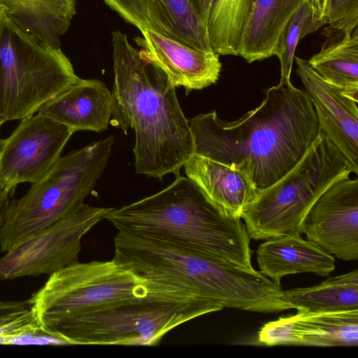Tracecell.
<instances>
[{
	"mask_svg": "<svg viewBox=\"0 0 358 358\" xmlns=\"http://www.w3.org/2000/svg\"><path fill=\"white\" fill-rule=\"evenodd\" d=\"M296 73L315 110L319 125L358 174L357 102L323 80L308 60L294 57Z\"/></svg>",
	"mask_w": 358,
	"mask_h": 358,
	"instance_id": "cell-13",
	"label": "cell"
},
{
	"mask_svg": "<svg viewBox=\"0 0 358 358\" xmlns=\"http://www.w3.org/2000/svg\"><path fill=\"white\" fill-rule=\"evenodd\" d=\"M223 308L203 299L138 300L57 320L41 329L66 345L155 346L175 327Z\"/></svg>",
	"mask_w": 358,
	"mask_h": 358,
	"instance_id": "cell-8",
	"label": "cell"
},
{
	"mask_svg": "<svg viewBox=\"0 0 358 358\" xmlns=\"http://www.w3.org/2000/svg\"><path fill=\"white\" fill-rule=\"evenodd\" d=\"M115 261L139 275L181 283L198 296L232 308L273 313L282 288L260 271L215 260L154 236L117 231Z\"/></svg>",
	"mask_w": 358,
	"mask_h": 358,
	"instance_id": "cell-4",
	"label": "cell"
},
{
	"mask_svg": "<svg viewBox=\"0 0 358 358\" xmlns=\"http://www.w3.org/2000/svg\"><path fill=\"white\" fill-rule=\"evenodd\" d=\"M80 78L60 48L19 27L6 14L0 40V123L22 120Z\"/></svg>",
	"mask_w": 358,
	"mask_h": 358,
	"instance_id": "cell-9",
	"label": "cell"
},
{
	"mask_svg": "<svg viewBox=\"0 0 358 358\" xmlns=\"http://www.w3.org/2000/svg\"><path fill=\"white\" fill-rule=\"evenodd\" d=\"M140 31L152 30L193 48L213 51L207 27L187 0H103Z\"/></svg>",
	"mask_w": 358,
	"mask_h": 358,
	"instance_id": "cell-16",
	"label": "cell"
},
{
	"mask_svg": "<svg viewBox=\"0 0 358 358\" xmlns=\"http://www.w3.org/2000/svg\"><path fill=\"white\" fill-rule=\"evenodd\" d=\"M264 345L357 346L358 310L301 312L264 324L258 332Z\"/></svg>",
	"mask_w": 358,
	"mask_h": 358,
	"instance_id": "cell-14",
	"label": "cell"
},
{
	"mask_svg": "<svg viewBox=\"0 0 358 358\" xmlns=\"http://www.w3.org/2000/svg\"><path fill=\"white\" fill-rule=\"evenodd\" d=\"M188 121L194 154L243 172L257 189L287 174L321 131L306 92L280 83L266 90L259 106L236 120H221L213 110Z\"/></svg>",
	"mask_w": 358,
	"mask_h": 358,
	"instance_id": "cell-1",
	"label": "cell"
},
{
	"mask_svg": "<svg viewBox=\"0 0 358 358\" xmlns=\"http://www.w3.org/2000/svg\"><path fill=\"white\" fill-rule=\"evenodd\" d=\"M73 134L67 126L42 113L22 120L0 141V185L13 196L17 185L40 180L59 159Z\"/></svg>",
	"mask_w": 358,
	"mask_h": 358,
	"instance_id": "cell-11",
	"label": "cell"
},
{
	"mask_svg": "<svg viewBox=\"0 0 358 358\" xmlns=\"http://www.w3.org/2000/svg\"><path fill=\"white\" fill-rule=\"evenodd\" d=\"M285 293L297 311L358 310V270L329 277L314 286L285 290Z\"/></svg>",
	"mask_w": 358,
	"mask_h": 358,
	"instance_id": "cell-23",
	"label": "cell"
},
{
	"mask_svg": "<svg viewBox=\"0 0 358 358\" xmlns=\"http://www.w3.org/2000/svg\"><path fill=\"white\" fill-rule=\"evenodd\" d=\"M260 271L276 283L282 277L300 273L328 276L335 269V258L300 234L266 240L257 250Z\"/></svg>",
	"mask_w": 358,
	"mask_h": 358,
	"instance_id": "cell-19",
	"label": "cell"
},
{
	"mask_svg": "<svg viewBox=\"0 0 358 358\" xmlns=\"http://www.w3.org/2000/svg\"><path fill=\"white\" fill-rule=\"evenodd\" d=\"M351 172L343 154L320 131L287 174L269 187L257 189L241 215L250 238L267 240L301 234L304 218L318 197Z\"/></svg>",
	"mask_w": 358,
	"mask_h": 358,
	"instance_id": "cell-7",
	"label": "cell"
},
{
	"mask_svg": "<svg viewBox=\"0 0 358 358\" xmlns=\"http://www.w3.org/2000/svg\"><path fill=\"white\" fill-rule=\"evenodd\" d=\"M141 32L135 42L141 57L162 71L172 87H182L189 93L218 80L222 64L215 52L193 48L152 30Z\"/></svg>",
	"mask_w": 358,
	"mask_h": 358,
	"instance_id": "cell-15",
	"label": "cell"
},
{
	"mask_svg": "<svg viewBox=\"0 0 358 358\" xmlns=\"http://www.w3.org/2000/svg\"><path fill=\"white\" fill-rule=\"evenodd\" d=\"M112 94L106 85L95 79L80 78L38 113L67 126L73 132L106 131L112 115Z\"/></svg>",
	"mask_w": 358,
	"mask_h": 358,
	"instance_id": "cell-17",
	"label": "cell"
},
{
	"mask_svg": "<svg viewBox=\"0 0 358 358\" xmlns=\"http://www.w3.org/2000/svg\"><path fill=\"white\" fill-rule=\"evenodd\" d=\"M6 17V10L3 8V7L0 4V40H1L3 26V23H4ZM1 125L2 124L0 123V129H1ZM1 139L0 138V141H1Z\"/></svg>",
	"mask_w": 358,
	"mask_h": 358,
	"instance_id": "cell-30",
	"label": "cell"
},
{
	"mask_svg": "<svg viewBox=\"0 0 358 358\" xmlns=\"http://www.w3.org/2000/svg\"><path fill=\"white\" fill-rule=\"evenodd\" d=\"M322 6L312 0L305 1L296 11L282 31L273 55L280 63V83L292 84L290 80L294 54L299 41L326 24L322 15Z\"/></svg>",
	"mask_w": 358,
	"mask_h": 358,
	"instance_id": "cell-25",
	"label": "cell"
},
{
	"mask_svg": "<svg viewBox=\"0 0 358 358\" xmlns=\"http://www.w3.org/2000/svg\"><path fill=\"white\" fill-rule=\"evenodd\" d=\"M307 0H256L241 40L238 55L248 63L273 55L279 37Z\"/></svg>",
	"mask_w": 358,
	"mask_h": 358,
	"instance_id": "cell-21",
	"label": "cell"
},
{
	"mask_svg": "<svg viewBox=\"0 0 358 358\" xmlns=\"http://www.w3.org/2000/svg\"><path fill=\"white\" fill-rule=\"evenodd\" d=\"M349 176L318 197L302 226L308 241L344 261L358 259V179Z\"/></svg>",
	"mask_w": 358,
	"mask_h": 358,
	"instance_id": "cell-12",
	"label": "cell"
},
{
	"mask_svg": "<svg viewBox=\"0 0 358 358\" xmlns=\"http://www.w3.org/2000/svg\"><path fill=\"white\" fill-rule=\"evenodd\" d=\"M7 15L22 29L54 48L76 13V0H0Z\"/></svg>",
	"mask_w": 358,
	"mask_h": 358,
	"instance_id": "cell-22",
	"label": "cell"
},
{
	"mask_svg": "<svg viewBox=\"0 0 358 358\" xmlns=\"http://www.w3.org/2000/svg\"><path fill=\"white\" fill-rule=\"evenodd\" d=\"M322 15L326 24L353 31L358 25V0H323Z\"/></svg>",
	"mask_w": 358,
	"mask_h": 358,
	"instance_id": "cell-27",
	"label": "cell"
},
{
	"mask_svg": "<svg viewBox=\"0 0 358 358\" xmlns=\"http://www.w3.org/2000/svg\"><path fill=\"white\" fill-rule=\"evenodd\" d=\"M199 299L182 284L142 276L112 259L69 265L50 275L29 299L42 328L57 320L134 301Z\"/></svg>",
	"mask_w": 358,
	"mask_h": 358,
	"instance_id": "cell-5",
	"label": "cell"
},
{
	"mask_svg": "<svg viewBox=\"0 0 358 358\" xmlns=\"http://www.w3.org/2000/svg\"><path fill=\"white\" fill-rule=\"evenodd\" d=\"M114 82L110 123L135 132L136 173L162 180L180 176L194 153L188 120L176 87L159 68L143 59L120 30L112 32Z\"/></svg>",
	"mask_w": 358,
	"mask_h": 358,
	"instance_id": "cell-2",
	"label": "cell"
},
{
	"mask_svg": "<svg viewBox=\"0 0 358 358\" xmlns=\"http://www.w3.org/2000/svg\"><path fill=\"white\" fill-rule=\"evenodd\" d=\"M117 231L154 236L215 260L252 269L250 238L241 218L211 202L188 178L106 215Z\"/></svg>",
	"mask_w": 358,
	"mask_h": 358,
	"instance_id": "cell-3",
	"label": "cell"
},
{
	"mask_svg": "<svg viewBox=\"0 0 358 358\" xmlns=\"http://www.w3.org/2000/svg\"><path fill=\"white\" fill-rule=\"evenodd\" d=\"M314 2L318 3V4H321L322 6V1L323 0H312Z\"/></svg>",
	"mask_w": 358,
	"mask_h": 358,
	"instance_id": "cell-31",
	"label": "cell"
},
{
	"mask_svg": "<svg viewBox=\"0 0 358 358\" xmlns=\"http://www.w3.org/2000/svg\"><path fill=\"white\" fill-rule=\"evenodd\" d=\"M320 51L308 61L326 82L358 101V31L329 25Z\"/></svg>",
	"mask_w": 358,
	"mask_h": 358,
	"instance_id": "cell-20",
	"label": "cell"
},
{
	"mask_svg": "<svg viewBox=\"0 0 358 358\" xmlns=\"http://www.w3.org/2000/svg\"><path fill=\"white\" fill-rule=\"evenodd\" d=\"M9 192L7 189L0 185V230L1 229L5 213L9 203Z\"/></svg>",
	"mask_w": 358,
	"mask_h": 358,
	"instance_id": "cell-29",
	"label": "cell"
},
{
	"mask_svg": "<svg viewBox=\"0 0 358 358\" xmlns=\"http://www.w3.org/2000/svg\"><path fill=\"white\" fill-rule=\"evenodd\" d=\"M207 27L211 0H187Z\"/></svg>",
	"mask_w": 358,
	"mask_h": 358,
	"instance_id": "cell-28",
	"label": "cell"
},
{
	"mask_svg": "<svg viewBox=\"0 0 358 358\" xmlns=\"http://www.w3.org/2000/svg\"><path fill=\"white\" fill-rule=\"evenodd\" d=\"M48 335L40 327L30 299L0 301V344L22 343Z\"/></svg>",
	"mask_w": 358,
	"mask_h": 358,
	"instance_id": "cell-26",
	"label": "cell"
},
{
	"mask_svg": "<svg viewBox=\"0 0 358 358\" xmlns=\"http://www.w3.org/2000/svg\"><path fill=\"white\" fill-rule=\"evenodd\" d=\"M256 0H211L207 31L219 55H238L241 40Z\"/></svg>",
	"mask_w": 358,
	"mask_h": 358,
	"instance_id": "cell-24",
	"label": "cell"
},
{
	"mask_svg": "<svg viewBox=\"0 0 358 358\" xmlns=\"http://www.w3.org/2000/svg\"><path fill=\"white\" fill-rule=\"evenodd\" d=\"M113 208L84 203L0 257V280L51 275L78 262L82 238Z\"/></svg>",
	"mask_w": 358,
	"mask_h": 358,
	"instance_id": "cell-10",
	"label": "cell"
},
{
	"mask_svg": "<svg viewBox=\"0 0 358 358\" xmlns=\"http://www.w3.org/2000/svg\"><path fill=\"white\" fill-rule=\"evenodd\" d=\"M113 143L110 136L61 156L22 197L9 201L0 230L1 252H8L84 203L104 172Z\"/></svg>",
	"mask_w": 358,
	"mask_h": 358,
	"instance_id": "cell-6",
	"label": "cell"
},
{
	"mask_svg": "<svg viewBox=\"0 0 358 358\" xmlns=\"http://www.w3.org/2000/svg\"><path fill=\"white\" fill-rule=\"evenodd\" d=\"M185 173L207 198L225 213L241 218L255 199L257 188L243 172L193 154L183 165Z\"/></svg>",
	"mask_w": 358,
	"mask_h": 358,
	"instance_id": "cell-18",
	"label": "cell"
}]
</instances>
